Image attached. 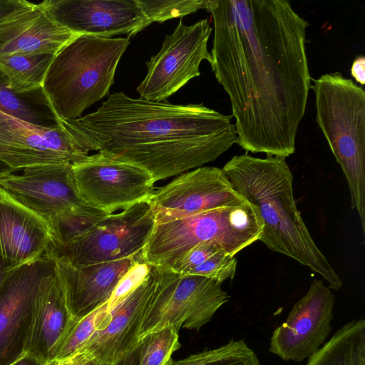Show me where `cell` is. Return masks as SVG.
<instances>
[{"label": "cell", "instance_id": "obj_38", "mask_svg": "<svg viewBox=\"0 0 365 365\" xmlns=\"http://www.w3.org/2000/svg\"><path fill=\"white\" fill-rule=\"evenodd\" d=\"M13 170L7 167L6 165L0 162V176L12 172Z\"/></svg>", "mask_w": 365, "mask_h": 365}, {"label": "cell", "instance_id": "obj_23", "mask_svg": "<svg viewBox=\"0 0 365 365\" xmlns=\"http://www.w3.org/2000/svg\"><path fill=\"white\" fill-rule=\"evenodd\" d=\"M0 111L40 127L60 125L43 87L24 92L15 91L7 85L1 73Z\"/></svg>", "mask_w": 365, "mask_h": 365}, {"label": "cell", "instance_id": "obj_25", "mask_svg": "<svg viewBox=\"0 0 365 365\" xmlns=\"http://www.w3.org/2000/svg\"><path fill=\"white\" fill-rule=\"evenodd\" d=\"M108 215L89 206L73 207L58 212L48 221L53 241L51 251L76 241Z\"/></svg>", "mask_w": 365, "mask_h": 365}, {"label": "cell", "instance_id": "obj_29", "mask_svg": "<svg viewBox=\"0 0 365 365\" xmlns=\"http://www.w3.org/2000/svg\"><path fill=\"white\" fill-rule=\"evenodd\" d=\"M146 16L153 23L182 18L200 9H207L209 0H137Z\"/></svg>", "mask_w": 365, "mask_h": 365}, {"label": "cell", "instance_id": "obj_37", "mask_svg": "<svg viewBox=\"0 0 365 365\" xmlns=\"http://www.w3.org/2000/svg\"><path fill=\"white\" fill-rule=\"evenodd\" d=\"M8 271L0 257V292L4 286V282L7 277Z\"/></svg>", "mask_w": 365, "mask_h": 365}, {"label": "cell", "instance_id": "obj_30", "mask_svg": "<svg viewBox=\"0 0 365 365\" xmlns=\"http://www.w3.org/2000/svg\"><path fill=\"white\" fill-rule=\"evenodd\" d=\"M237 262L235 256L220 252L193 268L186 274L205 277L222 284L225 280H232L234 278Z\"/></svg>", "mask_w": 365, "mask_h": 365}, {"label": "cell", "instance_id": "obj_3", "mask_svg": "<svg viewBox=\"0 0 365 365\" xmlns=\"http://www.w3.org/2000/svg\"><path fill=\"white\" fill-rule=\"evenodd\" d=\"M234 188L257 210L263 223L259 239L319 274L331 289L342 280L312 237L293 193V175L284 158L235 155L222 168Z\"/></svg>", "mask_w": 365, "mask_h": 365}, {"label": "cell", "instance_id": "obj_26", "mask_svg": "<svg viewBox=\"0 0 365 365\" xmlns=\"http://www.w3.org/2000/svg\"><path fill=\"white\" fill-rule=\"evenodd\" d=\"M106 307V303L82 317L72 319L49 360L65 358L79 351L96 331L107 324L110 316Z\"/></svg>", "mask_w": 365, "mask_h": 365}, {"label": "cell", "instance_id": "obj_35", "mask_svg": "<svg viewBox=\"0 0 365 365\" xmlns=\"http://www.w3.org/2000/svg\"><path fill=\"white\" fill-rule=\"evenodd\" d=\"M351 74L360 85L365 83V58L359 56L354 59L351 67Z\"/></svg>", "mask_w": 365, "mask_h": 365}, {"label": "cell", "instance_id": "obj_24", "mask_svg": "<svg viewBox=\"0 0 365 365\" xmlns=\"http://www.w3.org/2000/svg\"><path fill=\"white\" fill-rule=\"evenodd\" d=\"M55 55H11L0 57V73L12 89L29 91L43 87L48 67Z\"/></svg>", "mask_w": 365, "mask_h": 365}, {"label": "cell", "instance_id": "obj_22", "mask_svg": "<svg viewBox=\"0 0 365 365\" xmlns=\"http://www.w3.org/2000/svg\"><path fill=\"white\" fill-rule=\"evenodd\" d=\"M306 365H365V320L353 319L343 325Z\"/></svg>", "mask_w": 365, "mask_h": 365}, {"label": "cell", "instance_id": "obj_9", "mask_svg": "<svg viewBox=\"0 0 365 365\" xmlns=\"http://www.w3.org/2000/svg\"><path fill=\"white\" fill-rule=\"evenodd\" d=\"M71 165L81 200L108 214L148 201L155 191V182L146 170L103 152Z\"/></svg>", "mask_w": 365, "mask_h": 365}, {"label": "cell", "instance_id": "obj_11", "mask_svg": "<svg viewBox=\"0 0 365 365\" xmlns=\"http://www.w3.org/2000/svg\"><path fill=\"white\" fill-rule=\"evenodd\" d=\"M148 201L155 222L249 202L216 167H200L182 173L154 191Z\"/></svg>", "mask_w": 365, "mask_h": 365}, {"label": "cell", "instance_id": "obj_2", "mask_svg": "<svg viewBox=\"0 0 365 365\" xmlns=\"http://www.w3.org/2000/svg\"><path fill=\"white\" fill-rule=\"evenodd\" d=\"M232 115L203 103L110 94L96 111L60 125L88 151L107 153L146 170L155 182L213 162L237 141Z\"/></svg>", "mask_w": 365, "mask_h": 365}, {"label": "cell", "instance_id": "obj_10", "mask_svg": "<svg viewBox=\"0 0 365 365\" xmlns=\"http://www.w3.org/2000/svg\"><path fill=\"white\" fill-rule=\"evenodd\" d=\"M212 31L208 19L185 26L182 20L167 35L160 51L146 62L148 72L136 91L144 100L160 102L199 76L203 60L211 62L207 42Z\"/></svg>", "mask_w": 365, "mask_h": 365}, {"label": "cell", "instance_id": "obj_6", "mask_svg": "<svg viewBox=\"0 0 365 365\" xmlns=\"http://www.w3.org/2000/svg\"><path fill=\"white\" fill-rule=\"evenodd\" d=\"M263 223L250 202L155 222L142 250L144 262L169 269L198 244L214 242L235 256L259 240Z\"/></svg>", "mask_w": 365, "mask_h": 365}, {"label": "cell", "instance_id": "obj_31", "mask_svg": "<svg viewBox=\"0 0 365 365\" xmlns=\"http://www.w3.org/2000/svg\"><path fill=\"white\" fill-rule=\"evenodd\" d=\"M150 269L151 266L143 261L137 262L130 268L120 279L106 303V310L108 314L146 279Z\"/></svg>", "mask_w": 365, "mask_h": 365}, {"label": "cell", "instance_id": "obj_27", "mask_svg": "<svg viewBox=\"0 0 365 365\" xmlns=\"http://www.w3.org/2000/svg\"><path fill=\"white\" fill-rule=\"evenodd\" d=\"M171 365H261L255 351L243 339H231L211 349L173 361Z\"/></svg>", "mask_w": 365, "mask_h": 365}, {"label": "cell", "instance_id": "obj_5", "mask_svg": "<svg viewBox=\"0 0 365 365\" xmlns=\"http://www.w3.org/2000/svg\"><path fill=\"white\" fill-rule=\"evenodd\" d=\"M317 122L346 179L365 235V91L339 72L314 80Z\"/></svg>", "mask_w": 365, "mask_h": 365}, {"label": "cell", "instance_id": "obj_18", "mask_svg": "<svg viewBox=\"0 0 365 365\" xmlns=\"http://www.w3.org/2000/svg\"><path fill=\"white\" fill-rule=\"evenodd\" d=\"M53 259L55 270L73 319L82 317L107 303L123 275L137 262L143 261L142 252L123 259L78 267L61 258Z\"/></svg>", "mask_w": 365, "mask_h": 365}, {"label": "cell", "instance_id": "obj_28", "mask_svg": "<svg viewBox=\"0 0 365 365\" xmlns=\"http://www.w3.org/2000/svg\"><path fill=\"white\" fill-rule=\"evenodd\" d=\"M180 346L179 331L173 328L150 333L139 341L135 365H171L172 356Z\"/></svg>", "mask_w": 365, "mask_h": 365}, {"label": "cell", "instance_id": "obj_39", "mask_svg": "<svg viewBox=\"0 0 365 365\" xmlns=\"http://www.w3.org/2000/svg\"><path fill=\"white\" fill-rule=\"evenodd\" d=\"M134 359H135V353L133 354V355L126 361L125 362L123 365H134L133 362H134Z\"/></svg>", "mask_w": 365, "mask_h": 365}, {"label": "cell", "instance_id": "obj_8", "mask_svg": "<svg viewBox=\"0 0 365 365\" xmlns=\"http://www.w3.org/2000/svg\"><path fill=\"white\" fill-rule=\"evenodd\" d=\"M148 201L109 214L70 245L49 255L73 266L120 260L142 252L155 225Z\"/></svg>", "mask_w": 365, "mask_h": 365}, {"label": "cell", "instance_id": "obj_21", "mask_svg": "<svg viewBox=\"0 0 365 365\" xmlns=\"http://www.w3.org/2000/svg\"><path fill=\"white\" fill-rule=\"evenodd\" d=\"M72 319L54 267L38 286L20 355L46 363Z\"/></svg>", "mask_w": 365, "mask_h": 365}, {"label": "cell", "instance_id": "obj_15", "mask_svg": "<svg viewBox=\"0 0 365 365\" xmlns=\"http://www.w3.org/2000/svg\"><path fill=\"white\" fill-rule=\"evenodd\" d=\"M0 187L48 222L66 209L88 206L78 194L71 163L41 165L10 172L0 176Z\"/></svg>", "mask_w": 365, "mask_h": 365}, {"label": "cell", "instance_id": "obj_12", "mask_svg": "<svg viewBox=\"0 0 365 365\" xmlns=\"http://www.w3.org/2000/svg\"><path fill=\"white\" fill-rule=\"evenodd\" d=\"M335 297L322 279L314 278L307 294L272 332L269 351L284 361L300 362L314 354L331 332Z\"/></svg>", "mask_w": 365, "mask_h": 365}, {"label": "cell", "instance_id": "obj_4", "mask_svg": "<svg viewBox=\"0 0 365 365\" xmlns=\"http://www.w3.org/2000/svg\"><path fill=\"white\" fill-rule=\"evenodd\" d=\"M130 36L77 35L53 57L43 88L59 120H74L108 95Z\"/></svg>", "mask_w": 365, "mask_h": 365}, {"label": "cell", "instance_id": "obj_20", "mask_svg": "<svg viewBox=\"0 0 365 365\" xmlns=\"http://www.w3.org/2000/svg\"><path fill=\"white\" fill-rule=\"evenodd\" d=\"M76 36L56 22L42 2H29L0 22V57L56 55Z\"/></svg>", "mask_w": 365, "mask_h": 365}, {"label": "cell", "instance_id": "obj_32", "mask_svg": "<svg viewBox=\"0 0 365 365\" xmlns=\"http://www.w3.org/2000/svg\"><path fill=\"white\" fill-rule=\"evenodd\" d=\"M220 252H225L214 242L198 244L183 254L168 269L178 274H186L189 271Z\"/></svg>", "mask_w": 365, "mask_h": 365}, {"label": "cell", "instance_id": "obj_36", "mask_svg": "<svg viewBox=\"0 0 365 365\" xmlns=\"http://www.w3.org/2000/svg\"><path fill=\"white\" fill-rule=\"evenodd\" d=\"M7 365H43V364L35 358L20 355Z\"/></svg>", "mask_w": 365, "mask_h": 365}, {"label": "cell", "instance_id": "obj_17", "mask_svg": "<svg viewBox=\"0 0 365 365\" xmlns=\"http://www.w3.org/2000/svg\"><path fill=\"white\" fill-rule=\"evenodd\" d=\"M54 267L53 257L46 256L8 272L0 292V365L20 356L38 286Z\"/></svg>", "mask_w": 365, "mask_h": 365}, {"label": "cell", "instance_id": "obj_7", "mask_svg": "<svg viewBox=\"0 0 365 365\" xmlns=\"http://www.w3.org/2000/svg\"><path fill=\"white\" fill-rule=\"evenodd\" d=\"M155 267V287L142 321L140 339L168 327L198 331L230 299L222 284L213 279Z\"/></svg>", "mask_w": 365, "mask_h": 365}, {"label": "cell", "instance_id": "obj_1", "mask_svg": "<svg viewBox=\"0 0 365 365\" xmlns=\"http://www.w3.org/2000/svg\"><path fill=\"white\" fill-rule=\"evenodd\" d=\"M206 10L214 24L210 63L230 100L236 143L290 156L312 87L308 22L287 0H209Z\"/></svg>", "mask_w": 365, "mask_h": 365}, {"label": "cell", "instance_id": "obj_34", "mask_svg": "<svg viewBox=\"0 0 365 365\" xmlns=\"http://www.w3.org/2000/svg\"><path fill=\"white\" fill-rule=\"evenodd\" d=\"M29 3L26 0H0V22Z\"/></svg>", "mask_w": 365, "mask_h": 365}, {"label": "cell", "instance_id": "obj_13", "mask_svg": "<svg viewBox=\"0 0 365 365\" xmlns=\"http://www.w3.org/2000/svg\"><path fill=\"white\" fill-rule=\"evenodd\" d=\"M88 153L61 125L53 128L40 127L0 111V162L13 171L73 163Z\"/></svg>", "mask_w": 365, "mask_h": 365}, {"label": "cell", "instance_id": "obj_14", "mask_svg": "<svg viewBox=\"0 0 365 365\" xmlns=\"http://www.w3.org/2000/svg\"><path fill=\"white\" fill-rule=\"evenodd\" d=\"M49 16L77 35L133 36L153 22L137 0H45Z\"/></svg>", "mask_w": 365, "mask_h": 365}, {"label": "cell", "instance_id": "obj_19", "mask_svg": "<svg viewBox=\"0 0 365 365\" xmlns=\"http://www.w3.org/2000/svg\"><path fill=\"white\" fill-rule=\"evenodd\" d=\"M48 222L0 187V257L9 272L49 256Z\"/></svg>", "mask_w": 365, "mask_h": 365}, {"label": "cell", "instance_id": "obj_33", "mask_svg": "<svg viewBox=\"0 0 365 365\" xmlns=\"http://www.w3.org/2000/svg\"><path fill=\"white\" fill-rule=\"evenodd\" d=\"M43 365H101L97 359L86 351H79L62 359L47 361Z\"/></svg>", "mask_w": 365, "mask_h": 365}, {"label": "cell", "instance_id": "obj_16", "mask_svg": "<svg viewBox=\"0 0 365 365\" xmlns=\"http://www.w3.org/2000/svg\"><path fill=\"white\" fill-rule=\"evenodd\" d=\"M110 314L107 324L96 331L80 351L94 356L101 365H123L137 350L142 321L156 283V267Z\"/></svg>", "mask_w": 365, "mask_h": 365}]
</instances>
